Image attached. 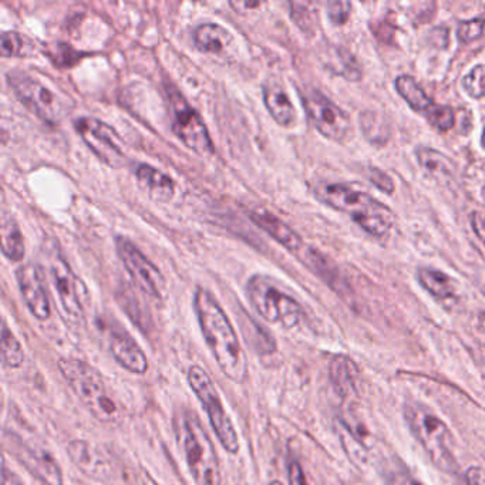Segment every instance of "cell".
Returning <instances> with one entry per match:
<instances>
[{
  "instance_id": "cell-35",
  "label": "cell",
  "mask_w": 485,
  "mask_h": 485,
  "mask_svg": "<svg viewBox=\"0 0 485 485\" xmlns=\"http://www.w3.org/2000/svg\"><path fill=\"white\" fill-rule=\"evenodd\" d=\"M369 178L379 190L386 193H391L394 191L393 180L379 168H371L369 170Z\"/></svg>"
},
{
  "instance_id": "cell-27",
  "label": "cell",
  "mask_w": 485,
  "mask_h": 485,
  "mask_svg": "<svg viewBox=\"0 0 485 485\" xmlns=\"http://www.w3.org/2000/svg\"><path fill=\"white\" fill-rule=\"evenodd\" d=\"M417 278L427 292L436 296L437 299H450L456 292L451 279L437 269L420 268Z\"/></svg>"
},
{
  "instance_id": "cell-38",
  "label": "cell",
  "mask_w": 485,
  "mask_h": 485,
  "mask_svg": "<svg viewBox=\"0 0 485 485\" xmlns=\"http://www.w3.org/2000/svg\"><path fill=\"white\" fill-rule=\"evenodd\" d=\"M467 485H485V472L481 469L472 467L466 472Z\"/></svg>"
},
{
  "instance_id": "cell-30",
  "label": "cell",
  "mask_w": 485,
  "mask_h": 485,
  "mask_svg": "<svg viewBox=\"0 0 485 485\" xmlns=\"http://www.w3.org/2000/svg\"><path fill=\"white\" fill-rule=\"evenodd\" d=\"M26 37L22 35L14 32V30H7L2 34L0 37V53L5 59H10V57H24L30 52L27 47Z\"/></svg>"
},
{
  "instance_id": "cell-21",
  "label": "cell",
  "mask_w": 485,
  "mask_h": 485,
  "mask_svg": "<svg viewBox=\"0 0 485 485\" xmlns=\"http://www.w3.org/2000/svg\"><path fill=\"white\" fill-rule=\"evenodd\" d=\"M193 46L203 53L223 52L233 42V36L225 27L217 24H203L195 27L193 34Z\"/></svg>"
},
{
  "instance_id": "cell-1",
  "label": "cell",
  "mask_w": 485,
  "mask_h": 485,
  "mask_svg": "<svg viewBox=\"0 0 485 485\" xmlns=\"http://www.w3.org/2000/svg\"><path fill=\"white\" fill-rule=\"evenodd\" d=\"M193 311L203 341L223 376L233 383H245L248 379L246 354L220 302L207 289L197 288L193 293Z\"/></svg>"
},
{
  "instance_id": "cell-29",
  "label": "cell",
  "mask_w": 485,
  "mask_h": 485,
  "mask_svg": "<svg viewBox=\"0 0 485 485\" xmlns=\"http://www.w3.org/2000/svg\"><path fill=\"white\" fill-rule=\"evenodd\" d=\"M361 132L366 135L369 142L376 145L386 144L387 140L391 137V128L384 122L381 115L373 112H364L361 114Z\"/></svg>"
},
{
  "instance_id": "cell-44",
  "label": "cell",
  "mask_w": 485,
  "mask_h": 485,
  "mask_svg": "<svg viewBox=\"0 0 485 485\" xmlns=\"http://www.w3.org/2000/svg\"><path fill=\"white\" fill-rule=\"evenodd\" d=\"M269 485H283L282 482L279 481V480H275V481L271 482Z\"/></svg>"
},
{
  "instance_id": "cell-39",
  "label": "cell",
  "mask_w": 485,
  "mask_h": 485,
  "mask_svg": "<svg viewBox=\"0 0 485 485\" xmlns=\"http://www.w3.org/2000/svg\"><path fill=\"white\" fill-rule=\"evenodd\" d=\"M0 485H25L16 472L7 469L6 462L4 461V467H2V484Z\"/></svg>"
},
{
  "instance_id": "cell-17",
  "label": "cell",
  "mask_w": 485,
  "mask_h": 485,
  "mask_svg": "<svg viewBox=\"0 0 485 485\" xmlns=\"http://www.w3.org/2000/svg\"><path fill=\"white\" fill-rule=\"evenodd\" d=\"M70 460L83 474L93 480L105 481L112 477V462L104 452L85 440H73L67 446Z\"/></svg>"
},
{
  "instance_id": "cell-20",
  "label": "cell",
  "mask_w": 485,
  "mask_h": 485,
  "mask_svg": "<svg viewBox=\"0 0 485 485\" xmlns=\"http://www.w3.org/2000/svg\"><path fill=\"white\" fill-rule=\"evenodd\" d=\"M138 187L144 191L150 200L158 203H170L174 197V181L157 168L148 164H140L134 171Z\"/></svg>"
},
{
  "instance_id": "cell-4",
  "label": "cell",
  "mask_w": 485,
  "mask_h": 485,
  "mask_svg": "<svg viewBox=\"0 0 485 485\" xmlns=\"http://www.w3.org/2000/svg\"><path fill=\"white\" fill-rule=\"evenodd\" d=\"M57 366L73 393L95 420H99L100 423L112 424L122 419L120 406L104 377L92 364L80 359L62 358Z\"/></svg>"
},
{
  "instance_id": "cell-12",
  "label": "cell",
  "mask_w": 485,
  "mask_h": 485,
  "mask_svg": "<svg viewBox=\"0 0 485 485\" xmlns=\"http://www.w3.org/2000/svg\"><path fill=\"white\" fill-rule=\"evenodd\" d=\"M115 250L134 285L151 298L161 299L165 292V278L142 250L124 236H117Z\"/></svg>"
},
{
  "instance_id": "cell-41",
  "label": "cell",
  "mask_w": 485,
  "mask_h": 485,
  "mask_svg": "<svg viewBox=\"0 0 485 485\" xmlns=\"http://www.w3.org/2000/svg\"><path fill=\"white\" fill-rule=\"evenodd\" d=\"M230 6L235 10L236 14L246 15L251 10L262 6V4L261 2H230Z\"/></svg>"
},
{
  "instance_id": "cell-40",
  "label": "cell",
  "mask_w": 485,
  "mask_h": 485,
  "mask_svg": "<svg viewBox=\"0 0 485 485\" xmlns=\"http://www.w3.org/2000/svg\"><path fill=\"white\" fill-rule=\"evenodd\" d=\"M471 223L477 235L480 236V240L485 243V215L480 213H472Z\"/></svg>"
},
{
  "instance_id": "cell-19",
  "label": "cell",
  "mask_w": 485,
  "mask_h": 485,
  "mask_svg": "<svg viewBox=\"0 0 485 485\" xmlns=\"http://www.w3.org/2000/svg\"><path fill=\"white\" fill-rule=\"evenodd\" d=\"M251 220L253 221L255 225L260 226L261 230L265 231L269 236H272L273 240L279 245L286 248L289 252L299 255L301 251L305 248L301 236L288 223H283L282 220H279L273 213H266L263 210H256L251 213Z\"/></svg>"
},
{
  "instance_id": "cell-26",
  "label": "cell",
  "mask_w": 485,
  "mask_h": 485,
  "mask_svg": "<svg viewBox=\"0 0 485 485\" xmlns=\"http://www.w3.org/2000/svg\"><path fill=\"white\" fill-rule=\"evenodd\" d=\"M417 160H419L420 165L429 173L431 177L436 180L443 181L450 180L454 168H452L451 161L441 154L439 151L433 150V148L421 147L416 151Z\"/></svg>"
},
{
  "instance_id": "cell-37",
  "label": "cell",
  "mask_w": 485,
  "mask_h": 485,
  "mask_svg": "<svg viewBox=\"0 0 485 485\" xmlns=\"http://www.w3.org/2000/svg\"><path fill=\"white\" fill-rule=\"evenodd\" d=\"M387 485H424L411 477L409 472H391L387 479Z\"/></svg>"
},
{
  "instance_id": "cell-24",
  "label": "cell",
  "mask_w": 485,
  "mask_h": 485,
  "mask_svg": "<svg viewBox=\"0 0 485 485\" xmlns=\"http://www.w3.org/2000/svg\"><path fill=\"white\" fill-rule=\"evenodd\" d=\"M241 328H242L243 338L256 353L261 354V356H269V354L275 353V339L258 322L253 321L248 315H243V319L241 321Z\"/></svg>"
},
{
  "instance_id": "cell-28",
  "label": "cell",
  "mask_w": 485,
  "mask_h": 485,
  "mask_svg": "<svg viewBox=\"0 0 485 485\" xmlns=\"http://www.w3.org/2000/svg\"><path fill=\"white\" fill-rule=\"evenodd\" d=\"M25 363L24 346L6 323L2 325V364L6 369H19Z\"/></svg>"
},
{
  "instance_id": "cell-18",
  "label": "cell",
  "mask_w": 485,
  "mask_h": 485,
  "mask_svg": "<svg viewBox=\"0 0 485 485\" xmlns=\"http://www.w3.org/2000/svg\"><path fill=\"white\" fill-rule=\"evenodd\" d=\"M262 97L271 117L282 127H291L296 122V110L288 93L278 80L269 79L263 83Z\"/></svg>"
},
{
  "instance_id": "cell-8",
  "label": "cell",
  "mask_w": 485,
  "mask_h": 485,
  "mask_svg": "<svg viewBox=\"0 0 485 485\" xmlns=\"http://www.w3.org/2000/svg\"><path fill=\"white\" fill-rule=\"evenodd\" d=\"M6 82L16 99L47 124H59L69 112L66 100L36 75L14 70L7 73Z\"/></svg>"
},
{
  "instance_id": "cell-15",
  "label": "cell",
  "mask_w": 485,
  "mask_h": 485,
  "mask_svg": "<svg viewBox=\"0 0 485 485\" xmlns=\"http://www.w3.org/2000/svg\"><path fill=\"white\" fill-rule=\"evenodd\" d=\"M16 282L30 315L40 322L47 321L52 315V306L42 268L34 262L20 265L16 269Z\"/></svg>"
},
{
  "instance_id": "cell-36",
  "label": "cell",
  "mask_w": 485,
  "mask_h": 485,
  "mask_svg": "<svg viewBox=\"0 0 485 485\" xmlns=\"http://www.w3.org/2000/svg\"><path fill=\"white\" fill-rule=\"evenodd\" d=\"M288 476L291 485H309L308 480H306L305 471H303L301 464H299L298 461H295V460L289 462Z\"/></svg>"
},
{
  "instance_id": "cell-9",
  "label": "cell",
  "mask_w": 485,
  "mask_h": 485,
  "mask_svg": "<svg viewBox=\"0 0 485 485\" xmlns=\"http://www.w3.org/2000/svg\"><path fill=\"white\" fill-rule=\"evenodd\" d=\"M168 109H170L171 130L185 147L201 157H210L215 153L213 138L200 113L185 99L174 84H167Z\"/></svg>"
},
{
  "instance_id": "cell-11",
  "label": "cell",
  "mask_w": 485,
  "mask_h": 485,
  "mask_svg": "<svg viewBox=\"0 0 485 485\" xmlns=\"http://www.w3.org/2000/svg\"><path fill=\"white\" fill-rule=\"evenodd\" d=\"M74 130L103 164L110 168L125 167L124 145L112 125L99 118L80 117L74 122Z\"/></svg>"
},
{
  "instance_id": "cell-34",
  "label": "cell",
  "mask_w": 485,
  "mask_h": 485,
  "mask_svg": "<svg viewBox=\"0 0 485 485\" xmlns=\"http://www.w3.org/2000/svg\"><path fill=\"white\" fill-rule=\"evenodd\" d=\"M351 2H329V19H331L332 24L335 25V26H341V25L348 22L349 16H351Z\"/></svg>"
},
{
  "instance_id": "cell-3",
  "label": "cell",
  "mask_w": 485,
  "mask_h": 485,
  "mask_svg": "<svg viewBox=\"0 0 485 485\" xmlns=\"http://www.w3.org/2000/svg\"><path fill=\"white\" fill-rule=\"evenodd\" d=\"M313 193L321 203L348 213L361 230L371 235L383 238L391 233L394 223L393 213L363 191L354 190L346 184L319 183Z\"/></svg>"
},
{
  "instance_id": "cell-16",
  "label": "cell",
  "mask_w": 485,
  "mask_h": 485,
  "mask_svg": "<svg viewBox=\"0 0 485 485\" xmlns=\"http://www.w3.org/2000/svg\"><path fill=\"white\" fill-rule=\"evenodd\" d=\"M109 351L118 366H122L128 373H147V354L124 329L113 328L110 331Z\"/></svg>"
},
{
  "instance_id": "cell-43",
  "label": "cell",
  "mask_w": 485,
  "mask_h": 485,
  "mask_svg": "<svg viewBox=\"0 0 485 485\" xmlns=\"http://www.w3.org/2000/svg\"><path fill=\"white\" fill-rule=\"evenodd\" d=\"M481 144H482V147L485 148V128H484V132H482Z\"/></svg>"
},
{
  "instance_id": "cell-33",
  "label": "cell",
  "mask_w": 485,
  "mask_h": 485,
  "mask_svg": "<svg viewBox=\"0 0 485 485\" xmlns=\"http://www.w3.org/2000/svg\"><path fill=\"white\" fill-rule=\"evenodd\" d=\"M484 27L485 22L482 19L466 20L457 27V36L460 42L470 43L481 37Z\"/></svg>"
},
{
  "instance_id": "cell-32",
  "label": "cell",
  "mask_w": 485,
  "mask_h": 485,
  "mask_svg": "<svg viewBox=\"0 0 485 485\" xmlns=\"http://www.w3.org/2000/svg\"><path fill=\"white\" fill-rule=\"evenodd\" d=\"M429 122L434 127L439 128L440 132H446L456 123V114H454V110L451 107L439 105V107H433L430 110Z\"/></svg>"
},
{
  "instance_id": "cell-42",
  "label": "cell",
  "mask_w": 485,
  "mask_h": 485,
  "mask_svg": "<svg viewBox=\"0 0 485 485\" xmlns=\"http://www.w3.org/2000/svg\"><path fill=\"white\" fill-rule=\"evenodd\" d=\"M481 291H482V293H484L485 295V268H484V272H482Z\"/></svg>"
},
{
  "instance_id": "cell-13",
  "label": "cell",
  "mask_w": 485,
  "mask_h": 485,
  "mask_svg": "<svg viewBox=\"0 0 485 485\" xmlns=\"http://www.w3.org/2000/svg\"><path fill=\"white\" fill-rule=\"evenodd\" d=\"M5 444L43 485L64 484L62 467L46 447L15 433L5 434Z\"/></svg>"
},
{
  "instance_id": "cell-10",
  "label": "cell",
  "mask_w": 485,
  "mask_h": 485,
  "mask_svg": "<svg viewBox=\"0 0 485 485\" xmlns=\"http://www.w3.org/2000/svg\"><path fill=\"white\" fill-rule=\"evenodd\" d=\"M50 279L56 292L60 312L70 325H80L84 321V286L73 272L72 266L59 252L50 260Z\"/></svg>"
},
{
  "instance_id": "cell-5",
  "label": "cell",
  "mask_w": 485,
  "mask_h": 485,
  "mask_svg": "<svg viewBox=\"0 0 485 485\" xmlns=\"http://www.w3.org/2000/svg\"><path fill=\"white\" fill-rule=\"evenodd\" d=\"M404 420L430 461L447 474H456L459 470L454 452L456 441L443 420L419 403L404 406Z\"/></svg>"
},
{
  "instance_id": "cell-22",
  "label": "cell",
  "mask_w": 485,
  "mask_h": 485,
  "mask_svg": "<svg viewBox=\"0 0 485 485\" xmlns=\"http://www.w3.org/2000/svg\"><path fill=\"white\" fill-rule=\"evenodd\" d=\"M0 240H2V252L12 262H20L25 258L24 235L20 233L15 218L10 213H2L0 223Z\"/></svg>"
},
{
  "instance_id": "cell-7",
  "label": "cell",
  "mask_w": 485,
  "mask_h": 485,
  "mask_svg": "<svg viewBox=\"0 0 485 485\" xmlns=\"http://www.w3.org/2000/svg\"><path fill=\"white\" fill-rule=\"evenodd\" d=\"M187 381L198 401L203 404V411H207L211 427L223 449L233 456L238 454L241 449L240 436L210 374L198 364H193L187 371Z\"/></svg>"
},
{
  "instance_id": "cell-2",
  "label": "cell",
  "mask_w": 485,
  "mask_h": 485,
  "mask_svg": "<svg viewBox=\"0 0 485 485\" xmlns=\"http://www.w3.org/2000/svg\"><path fill=\"white\" fill-rule=\"evenodd\" d=\"M174 426L181 452L195 485H223L217 451L197 414L187 409L181 411Z\"/></svg>"
},
{
  "instance_id": "cell-31",
  "label": "cell",
  "mask_w": 485,
  "mask_h": 485,
  "mask_svg": "<svg viewBox=\"0 0 485 485\" xmlns=\"http://www.w3.org/2000/svg\"><path fill=\"white\" fill-rule=\"evenodd\" d=\"M462 87L466 89L474 99H481L485 95V66L472 67L469 74L464 75L462 79Z\"/></svg>"
},
{
  "instance_id": "cell-6",
  "label": "cell",
  "mask_w": 485,
  "mask_h": 485,
  "mask_svg": "<svg viewBox=\"0 0 485 485\" xmlns=\"http://www.w3.org/2000/svg\"><path fill=\"white\" fill-rule=\"evenodd\" d=\"M246 296L256 313L273 325L292 329L305 316L301 303L283 292L268 276L253 275L246 283Z\"/></svg>"
},
{
  "instance_id": "cell-25",
  "label": "cell",
  "mask_w": 485,
  "mask_h": 485,
  "mask_svg": "<svg viewBox=\"0 0 485 485\" xmlns=\"http://www.w3.org/2000/svg\"><path fill=\"white\" fill-rule=\"evenodd\" d=\"M396 89L399 94L406 100L407 104L416 112H429L433 109V100L430 99L421 85L411 75L401 74L396 79Z\"/></svg>"
},
{
  "instance_id": "cell-14",
  "label": "cell",
  "mask_w": 485,
  "mask_h": 485,
  "mask_svg": "<svg viewBox=\"0 0 485 485\" xmlns=\"http://www.w3.org/2000/svg\"><path fill=\"white\" fill-rule=\"evenodd\" d=\"M302 103L312 124L323 137L332 142H343L351 132V118L341 107L319 90L303 93Z\"/></svg>"
},
{
  "instance_id": "cell-23",
  "label": "cell",
  "mask_w": 485,
  "mask_h": 485,
  "mask_svg": "<svg viewBox=\"0 0 485 485\" xmlns=\"http://www.w3.org/2000/svg\"><path fill=\"white\" fill-rule=\"evenodd\" d=\"M329 373H331L332 383L341 397L353 394L354 389L358 386V369L351 359L344 358V356L333 359L331 361Z\"/></svg>"
}]
</instances>
